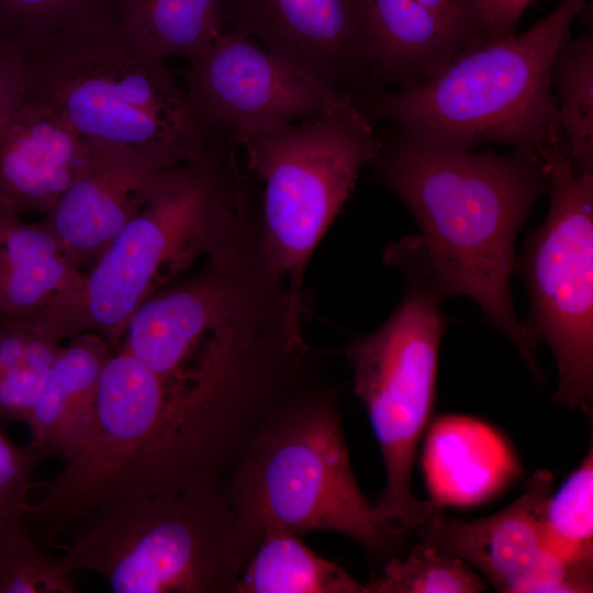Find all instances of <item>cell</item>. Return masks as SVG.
<instances>
[{
    "label": "cell",
    "mask_w": 593,
    "mask_h": 593,
    "mask_svg": "<svg viewBox=\"0 0 593 593\" xmlns=\"http://www.w3.org/2000/svg\"><path fill=\"white\" fill-rule=\"evenodd\" d=\"M83 278L41 221L9 216L0 238V318L38 314L75 294Z\"/></svg>",
    "instance_id": "cell-17"
},
{
    "label": "cell",
    "mask_w": 593,
    "mask_h": 593,
    "mask_svg": "<svg viewBox=\"0 0 593 593\" xmlns=\"http://www.w3.org/2000/svg\"><path fill=\"white\" fill-rule=\"evenodd\" d=\"M71 573L64 571L23 525H0V593H75Z\"/></svg>",
    "instance_id": "cell-25"
},
{
    "label": "cell",
    "mask_w": 593,
    "mask_h": 593,
    "mask_svg": "<svg viewBox=\"0 0 593 593\" xmlns=\"http://www.w3.org/2000/svg\"><path fill=\"white\" fill-rule=\"evenodd\" d=\"M231 144L166 169L136 215L85 272L70 298L35 314L56 340L94 333L111 348L149 296L230 248L253 220Z\"/></svg>",
    "instance_id": "cell-2"
},
{
    "label": "cell",
    "mask_w": 593,
    "mask_h": 593,
    "mask_svg": "<svg viewBox=\"0 0 593 593\" xmlns=\"http://www.w3.org/2000/svg\"><path fill=\"white\" fill-rule=\"evenodd\" d=\"M44 460L30 445L20 446L0 430V525L22 522L34 473Z\"/></svg>",
    "instance_id": "cell-26"
},
{
    "label": "cell",
    "mask_w": 593,
    "mask_h": 593,
    "mask_svg": "<svg viewBox=\"0 0 593 593\" xmlns=\"http://www.w3.org/2000/svg\"><path fill=\"white\" fill-rule=\"evenodd\" d=\"M365 585L367 593H478L486 588L467 562L422 540L385 561Z\"/></svg>",
    "instance_id": "cell-24"
},
{
    "label": "cell",
    "mask_w": 593,
    "mask_h": 593,
    "mask_svg": "<svg viewBox=\"0 0 593 593\" xmlns=\"http://www.w3.org/2000/svg\"><path fill=\"white\" fill-rule=\"evenodd\" d=\"M550 205L515 261L526 283L525 324L551 349L559 372L553 401L592 416L593 400V172L577 171L561 135L539 152Z\"/></svg>",
    "instance_id": "cell-9"
},
{
    "label": "cell",
    "mask_w": 593,
    "mask_h": 593,
    "mask_svg": "<svg viewBox=\"0 0 593 593\" xmlns=\"http://www.w3.org/2000/svg\"><path fill=\"white\" fill-rule=\"evenodd\" d=\"M409 209L433 275L447 296L471 298L518 349L537 380V343L514 310L515 238L549 180L539 153L446 148L400 131L371 163Z\"/></svg>",
    "instance_id": "cell-1"
},
{
    "label": "cell",
    "mask_w": 593,
    "mask_h": 593,
    "mask_svg": "<svg viewBox=\"0 0 593 593\" xmlns=\"http://www.w3.org/2000/svg\"><path fill=\"white\" fill-rule=\"evenodd\" d=\"M360 8L363 76L395 89L486 42L474 0H360Z\"/></svg>",
    "instance_id": "cell-13"
},
{
    "label": "cell",
    "mask_w": 593,
    "mask_h": 593,
    "mask_svg": "<svg viewBox=\"0 0 593 593\" xmlns=\"http://www.w3.org/2000/svg\"><path fill=\"white\" fill-rule=\"evenodd\" d=\"M589 0H560L522 33L484 42L435 76L391 92L353 93L370 119L432 146L489 143L537 153L561 134L551 86L555 56Z\"/></svg>",
    "instance_id": "cell-5"
},
{
    "label": "cell",
    "mask_w": 593,
    "mask_h": 593,
    "mask_svg": "<svg viewBox=\"0 0 593 593\" xmlns=\"http://www.w3.org/2000/svg\"><path fill=\"white\" fill-rule=\"evenodd\" d=\"M116 22L118 0H0V43L19 51L60 32Z\"/></svg>",
    "instance_id": "cell-23"
},
{
    "label": "cell",
    "mask_w": 593,
    "mask_h": 593,
    "mask_svg": "<svg viewBox=\"0 0 593 593\" xmlns=\"http://www.w3.org/2000/svg\"><path fill=\"white\" fill-rule=\"evenodd\" d=\"M119 26L166 58L201 54L222 32L220 0H118Z\"/></svg>",
    "instance_id": "cell-19"
},
{
    "label": "cell",
    "mask_w": 593,
    "mask_h": 593,
    "mask_svg": "<svg viewBox=\"0 0 593 593\" xmlns=\"http://www.w3.org/2000/svg\"><path fill=\"white\" fill-rule=\"evenodd\" d=\"M242 549L264 533L332 532L376 562L394 557L407 533L383 522L360 489L344 437L338 394L313 376L266 419L223 481Z\"/></svg>",
    "instance_id": "cell-3"
},
{
    "label": "cell",
    "mask_w": 593,
    "mask_h": 593,
    "mask_svg": "<svg viewBox=\"0 0 593 593\" xmlns=\"http://www.w3.org/2000/svg\"><path fill=\"white\" fill-rule=\"evenodd\" d=\"M97 149L48 102L27 91L0 125V205L47 213Z\"/></svg>",
    "instance_id": "cell-14"
},
{
    "label": "cell",
    "mask_w": 593,
    "mask_h": 593,
    "mask_svg": "<svg viewBox=\"0 0 593 593\" xmlns=\"http://www.w3.org/2000/svg\"><path fill=\"white\" fill-rule=\"evenodd\" d=\"M558 123L577 171L593 172V32L570 35L559 47L551 67Z\"/></svg>",
    "instance_id": "cell-22"
},
{
    "label": "cell",
    "mask_w": 593,
    "mask_h": 593,
    "mask_svg": "<svg viewBox=\"0 0 593 593\" xmlns=\"http://www.w3.org/2000/svg\"><path fill=\"white\" fill-rule=\"evenodd\" d=\"M534 0H474L486 42L505 37L512 33L525 9Z\"/></svg>",
    "instance_id": "cell-28"
},
{
    "label": "cell",
    "mask_w": 593,
    "mask_h": 593,
    "mask_svg": "<svg viewBox=\"0 0 593 593\" xmlns=\"http://www.w3.org/2000/svg\"><path fill=\"white\" fill-rule=\"evenodd\" d=\"M61 349L34 315L0 318V423L27 422Z\"/></svg>",
    "instance_id": "cell-20"
},
{
    "label": "cell",
    "mask_w": 593,
    "mask_h": 593,
    "mask_svg": "<svg viewBox=\"0 0 593 593\" xmlns=\"http://www.w3.org/2000/svg\"><path fill=\"white\" fill-rule=\"evenodd\" d=\"M222 31L260 45L349 92L363 76L360 0H220Z\"/></svg>",
    "instance_id": "cell-12"
},
{
    "label": "cell",
    "mask_w": 593,
    "mask_h": 593,
    "mask_svg": "<svg viewBox=\"0 0 593 593\" xmlns=\"http://www.w3.org/2000/svg\"><path fill=\"white\" fill-rule=\"evenodd\" d=\"M57 558L116 593H235L245 566L223 482L103 504L70 525Z\"/></svg>",
    "instance_id": "cell-6"
},
{
    "label": "cell",
    "mask_w": 593,
    "mask_h": 593,
    "mask_svg": "<svg viewBox=\"0 0 593 593\" xmlns=\"http://www.w3.org/2000/svg\"><path fill=\"white\" fill-rule=\"evenodd\" d=\"M94 333L71 337L51 367L26 424L30 446L45 460L69 455L92 418L100 374L112 354Z\"/></svg>",
    "instance_id": "cell-16"
},
{
    "label": "cell",
    "mask_w": 593,
    "mask_h": 593,
    "mask_svg": "<svg viewBox=\"0 0 593 593\" xmlns=\"http://www.w3.org/2000/svg\"><path fill=\"white\" fill-rule=\"evenodd\" d=\"M555 478L535 472L525 492L505 508L474 521L437 512L415 532L419 539L460 558L502 593H588L545 545L541 514Z\"/></svg>",
    "instance_id": "cell-11"
},
{
    "label": "cell",
    "mask_w": 593,
    "mask_h": 593,
    "mask_svg": "<svg viewBox=\"0 0 593 593\" xmlns=\"http://www.w3.org/2000/svg\"><path fill=\"white\" fill-rule=\"evenodd\" d=\"M545 545L592 592L593 584V447L544 504Z\"/></svg>",
    "instance_id": "cell-21"
},
{
    "label": "cell",
    "mask_w": 593,
    "mask_h": 593,
    "mask_svg": "<svg viewBox=\"0 0 593 593\" xmlns=\"http://www.w3.org/2000/svg\"><path fill=\"white\" fill-rule=\"evenodd\" d=\"M264 183L260 244L302 317L311 256L379 147L353 93L324 112L238 144Z\"/></svg>",
    "instance_id": "cell-8"
},
{
    "label": "cell",
    "mask_w": 593,
    "mask_h": 593,
    "mask_svg": "<svg viewBox=\"0 0 593 593\" xmlns=\"http://www.w3.org/2000/svg\"><path fill=\"white\" fill-rule=\"evenodd\" d=\"M166 169L97 150L88 170L41 222L56 238L66 259L83 271L136 215Z\"/></svg>",
    "instance_id": "cell-15"
},
{
    "label": "cell",
    "mask_w": 593,
    "mask_h": 593,
    "mask_svg": "<svg viewBox=\"0 0 593 593\" xmlns=\"http://www.w3.org/2000/svg\"><path fill=\"white\" fill-rule=\"evenodd\" d=\"M184 78L204 128L233 145L317 115L346 93L255 40L226 31L190 59Z\"/></svg>",
    "instance_id": "cell-10"
},
{
    "label": "cell",
    "mask_w": 593,
    "mask_h": 593,
    "mask_svg": "<svg viewBox=\"0 0 593 593\" xmlns=\"http://www.w3.org/2000/svg\"><path fill=\"white\" fill-rule=\"evenodd\" d=\"M20 52L27 91L53 105L99 152L166 169L201 159L219 142L165 58L118 23L60 32Z\"/></svg>",
    "instance_id": "cell-4"
},
{
    "label": "cell",
    "mask_w": 593,
    "mask_h": 593,
    "mask_svg": "<svg viewBox=\"0 0 593 593\" xmlns=\"http://www.w3.org/2000/svg\"><path fill=\"white\" fill-rule=\"evenodd\" d=\"M383 260L405 277L402 301L377 329L349 343L345 356L384 465V489L374 507L383 522L410 534L439 511L435 501L413 495L411 477L432 413L447 295L418 236L387 245Z\"/></svg>",
    "instance_id": "cell-7"
},
{
    "label": "cell",
    "mask_w": 593,
    "mask_h": 593,
    "mask_svg": "<svg viewBox=\"0 0 593 593\" xmlns=\"http://www.w3.org/2000/svg\"><path fill=\"white\" fill-rule=\"evenodd\" d=\"M235 593H367L342 566L310 549L302 537L267 529L239 575Z\"/></svg>",
    "instance_id": "cell-18"
},
{
    "label": "cell",
    "mask_w": 593,
    "mask_h": 593,
    "mask_svg": "<svg viewBox=\"0 0 593 593\" xmlns=\"http://www.w3.org/2000/svg\"><path fill=\"white\" fill-rule=\"evenodd\" d=\"M26 69L22 53L0 43V125L26 91Z\"/></svg>",
    "instance_id": "cell-27"
}]
</instances>
